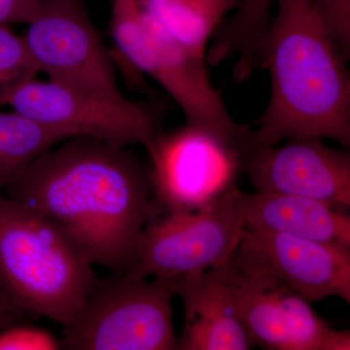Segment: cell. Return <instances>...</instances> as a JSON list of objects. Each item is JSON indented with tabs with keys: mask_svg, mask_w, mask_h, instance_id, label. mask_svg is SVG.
Instances as JSON below:
<instances>
[{
	"mask_svg": "<svg viewBox=\"0 0 350 350\" xmlns=\"http://www.w3.org/2000/svg\"><path fill=\"white\" fill-rule=\"evenodd\" d=\"M237 253L312 303H350V252L282 232L245 227Z\"/></svg>",
	"mask_w": 350,
	"mask_h": 350,
	"instance_id": "obj_11",
	"label": "cell"
},
{
	"mask_svg": "<svg viewBox=\"0 0 350 350\" xmlns=\"http://www.w3.org/2000/svg\"><path fill=\"white\" fill-rule=\"evenodd\" d=\"M3 193L59 226L94 266L118 275L131 268L147 225L162 214L137 157L87 135L46 151Z\"/></svg>",
	"mask_w": 350,
	"mask_h": 350,
	"instance_id": "obj_1",
	"label": "cell"
},
{
	"mask_svg": "<svg viewBox=\"0 0 350 350\" xmlns=\"http://www.w3.org/2000/svg\"><path fill=\"white\" fill-rule=\"evenodd\" d=\"M110 34L133 70L155 80L180 107L186 123L247 151L252 129L237 123L211 84L206 59L195 56L165 31L144 0H112Z\"/></svg>",
	"mask_w": 350,
	"mask_h": 350,
	"instance_id": "obj_4",
	"label": "cell"
},
{
	"mask_svg": "<svg viewBox=\"0 0 350 350\" xmlns=\"http://www.w3.org/2000/svg\"><path fill=\"white\" fill-rule=\"evenodd\" d=\"M147 153L154 200L163 214L195 211L234 189L245 152L186 123L169 133L163 131Z\"/></svg>",
	"mask_w": 350,
	"mask_h": 350,
	"instance_id": "obj_8",
	"label": "cell"
},
{
	"mask_svg": "<svg viewBox=\"0 0 350 350\" xmlns=\"http://www.w3.org/2000/svg\"><path fill=\"white\" fill-rule=\"evenodd\" d=\"M38 69L23 36L0 25V91L36 77Z\"/></svg>",
	"mask_w": 350,
	"mask_h": 350,
	"instance_id": "obj_18",
	"label": "cell"
},
{
	"mask_svg": "<svg viewBox=\"0 0 350 350\" xmlns=\"http://www.w3.org/2000/svg\"><path fill=\"white\" fill-rule=\"evenodd\" d=\"M241 170L257 191L300 196L350 208V154L323 138H290L280 146L248 151Z\"/></svg>",
	"mask_w": 350,
	"mask_h": 350,
	"instance_id": "obj_10",
	"label": "cell"
},
{
	"mask_svg": "<svg viewBox=\"0 0 350 350\" xmlns=\"http://www.w3.org/2000/svg\"><path fill=\"white\" fill-rule=\"evenodd\" d=\"M160 103L109 96L36 77L0 91V107H11L41 125L114 146L139 144L146 151L163 131L167 110Z\"/></svg>",
	"mask_w": 350,
	"mask_h": 350,
	"instance_id": "obj_6",
	"label": "cell"
},
{
	"mask_svg": "<svg viewBox=\"0 0 350 350\" xmlns=\"http://www.w3.org/2000/svg\"><path fill=\"white\" fill-rule=\"evenodd\" d=\"M174 280L126 275L96 278L70 325L63 349H177L172 319Z\"/></svg>",
	"mask_w": 350,
	"mask_h": 350,
	"instance_id": "obj_5",
	"label": "cell"
},
{
	"mask_svg": "<svg viewBox=\"0 0 350 350\" xmlns=\"http://www.w3.org/2000/svg\"><path fill=\"white\" fill-rule=\"evenodd\" d=\"M38 72L68 86L123 96L111 57L83 0H42L23 36Z\"/></svg>",
	"mask_w": 350,
	"mask_h": 350,
	"instance_id": "obj_9",
	"label": "cell"
},
{
	"mask_svg": "<svg viewBox=\"0 0 350 350\" xmlns=\"http://www.w3.org/2000/svg\"><path fill=\"white\" fill-rule=\"evenodd\" d=\"M327 31L350 57V0H313Z\"/></svg>",
	"mask_w": 350,
	"mask_h": 350,
	"instance_id": "obj_20",
	"label": "cell"
},
{
	"mask_svg": "<svg viewBox=\"0 0 350 350\" xmlns=\"http://www.w3.org/2000/svg\"><path fill=\"white\" fill-rule=\"evenodd\" d=\"M207 271L253 344L269 350H294L292 322L304 297L237 251L224 264Z\"/></svg>",
	"mask_w": 350,
	"mask_h": 350,
	"instance_id": "obj_12",
	"label": "cell"
},
{
	"mask_svg": "<svg viewBox=\"0 0 350 350\" xmlns=\"http://www.w3.org/2000/svg\"><path fill=\"white\" fill-rule=\"evenodd\" d=\"M273 0H241L232 18L221 25L207 50L206 61L211 66L237 57L234 77L238 81L250 79L257 68L256 52L260 41L268 31Z\"/></svg>",
	"mask_w": 350,
	"mask_h": 350,
	"instance_id": "obj_16",
	"label": "cell"
},
{
	"mask_svg": "<svg viewBox=\"0 0 350 350\" xmlns=\"http://www.w3.org/2000/svg\"><path fill=\"white\" fill-rule=\"evenodd\" d=\"M245 227L282 232L350 252V216L328 202L300 196L241 192Z\"/></svg>",
	"mask_w": 350,
	"mask_h": 350,
	"instance_id": "obj_13",
	"label": "cell"
},
{
	"mask_svg": "<svg viewBox=\"0 0 350 350\" xmlns=\"http://www.w3.org/2000/svg\"><path fill=\"white\" fill-rule=\"evenodd\" d=\"M27 317H31L14 301L0 278V331L21 323Z\"/></svg>",
	"mask_w": 350,
	"mask_h": 350,
	"instance_id": "obj_22",
	"label": "cell"
},
{
	"mask_svg": "<svg viewBox=\"0 0 350 350\" xmlns=\"http://www.w3.org/2000/svg\"><path fill=\"white\" fill-rule=\"evenodd\" d=\"M42 0H0V25H29L40 9Z\"/></svg>",
	"mask_w": 350,
	"mask_h": 350,
	"instance_id": "obj_21",
	"label": "cell"
},
{
	"mask_svg": "<svg viewBox=\"0 0 350 350\" xmlns=\"http://www.w3.org/2000/svg\"><path fill=\"white\" fill-rule=\"evenodd\" d=\"M93 267L59 226L0 192V278L24 312L70 325L96 280Z\"/></svg>",
	"mask_w": 350,
	"mask_h": 350,
	"instance_id": "obj_3",
	"label": "cell"
},
{
	"mask_svg": "<svg viewBox=\"0 0 350 350\" xmlns=\"http://www.w3.org/2000/svg\"><path fill=\"white\" fill-rule=\"evenodd\" d=\"M273 1L278 13L256 53L257 68L271 76V96L253 123L247 152L296 137L328 138L349 148V57L313 0Z\"/></svg>",
	"mask_w": 350,
	"mask_h": 350,
	"instance_id": "obj_2",
	"label": "cell"
},
{
	"mask_svg": "<svg viewBox=\"0 0 350 350\" xmlns=\"http://www.w3.org/2000/svg\"><path fill=\"white\" fill-rule=\"evenodd\" d=\"M61 340L40 327L15 324L0 331V350H59Z\"/></svg>",
	"mask_w": 350,
	"mask_h": 350,
	"instance_id": "obj_19",
	"label": "cell"
},
{
	"mask_svg": "<svg viewBox=\"0 0 350 350\" xmlns=\"http://www.w3.org/2000/svg\"><path fill=\"white\" fill-rule=\"evenodd\" d=\"M244 229L241 192L236 188L195 211L160 214L147 225L125 273L174 280L206 273L234 254Z\"/></svg>",
	"mask_w": 350,
	"mask_h": 350,
	"instance_id": "obj_7",
	"label": "cell"
},
{
	"mask_svg": "<svg viewBox=\"0 0 350 350\" xmlns=\"http://www.w3.org/2000/svg\"><path fill=\"white\" fill-rule=\"evenodd\" d=\"M175 295L184 305L181 350H248L253 344L238 315L208 271L174 278Z\"/></svg>",
	"mask_w": 350,
	"mask_h": 350,
	"instance_id": "obj_14",
	"label": "cell"
},
{
	"mask_svg": "<svg viewBox=\"0 0 350 350\" xmlns=\"http://www.w3.org/2000/svg\"><path fill=\"white\" fill-rule=\"evenodd\" d=\"M174 40L195 56L206 59L209 40L241 0H144Z\"/></svg>",
	"mask_w": 350,
	"mask_h": 350,
	"instance_id": "obj_15",
	"label": "cell"
},
{
	"mask_svg": "<svg viewBox=\"0 0 350 350\" xmlns=\"http://www.w3.org/2000/svg\"><path fill=\"white\" fill-rule=\"evenodd\" d=\"M68 131L41 125L15 111H0V192L38 157L73 137Z\"/></svg>",
	"mask_w": 350,
	"mask_h": 350,
	"instance_id": "obj_17",
	"label": "cell"
}]
</instances>
